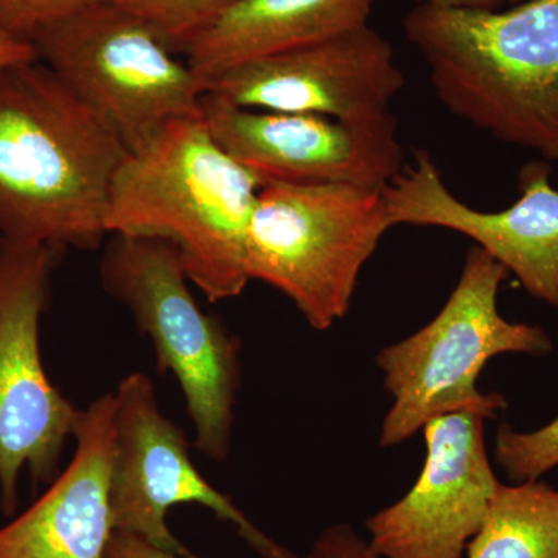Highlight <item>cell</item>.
<instances>
[{
    "label": "cell",
    "instance_id": "cell-1",
    "mask_svg": "<svg viewBox=\"0 0 558 558\" xmlns=\"http://www.w3.org/2000/svg\"><path fill=\"white\" fill-rule=\"evenodd\" d=\"M128 156L108 121L46 64L0 70V238L97 248Z\"/></svg>",
    "mask_w": 558,
    "mask_h": 558
},
{
    "label": "cell",
    "instance_id": "cell-2",
    "mask_svg": "<svg viewBox=\"0 0 558 558\" xmlns=\"http://www.w3.org/2000/svg\"><path fill=\"white\" fill-rule=\"evenodd\" d=\"M403 33L450 113L558 161V0L508 10L416 3L403 17Z\"/></svg>",
    "mask_w": 558,
    "mask_h": 558
},
{
    "label": "cell",
    "instance_id": "cell-3",
    "mask_svg": "<svg viewBox=\"0 0 558 558\" xmlns=\"http://www.w3.org/2000/svg\"><path fill=\"white\" fill-rule=\"evenodd\" d=\"M260 189L202 117L174 121L121 165L106 230L172 242L191 284L211 303L236 299L250 282L245 244Z\"/></svg>",
    "mask_w": 558,
    "mask_h": 558
},
{
    "label": "cell",
    "instance_id": "cell-4",
    "mask_svg": "<svg viewBox=\"0 0 558 558\" xmlns=\"http://www.w3.org/2000/svg\"><path fill=\"white\" fill-rule=\"evenodd\" d=\"M508 270L473 245L442 310L413 336L384 348L377 365L392 398L381 422L380 446H399L433 418L453 413L497 416L506 400L480 391L478 377L501 354L546 355L553 349L539 326L509 322L498 310Z\"/></svg>",
    "mask_w": 558,
    "mask_h": 558
},
{
    "label": "cell",
    "instance_id": "cell-5",
    "mask_svg": "<svg viewBox=\"0 0 558 558\" xmlns=\"http://www.w3.org/2000/svg\"><path fill=\"white\" fill-rule=\"evenodd\" d=\"M110 236L100 263L102 288L149 337L160 373L178 380L194 446L213 461H226L241 388L240 339L201 310L172 242Z\"/></svg>",
    "mask_w": 558,
    "mask_h": 558
},
{
    "label": "cell",
    "instance_id": "cell-6",
    "mask_svg": "<svg viewBox=\"0 0 558 558\" xmlns=\"http://www.w3.org/2000/svg\"><path fill=\"white\" fill-rule=\"evenodd\" d=\"M391 229L381 190L269 183L250 219L245 270L328 330L347 317L363 267Z\"/></svg>",
    "mask_w": 558,
    "mask_h": 558
},
{
    "label": "cell",
    "instance_id": "cell-7",
    "mask_svg": "<svg viewBox=\"0 0 558 558\" xmlns=\"http://www.w3.org/2000/svg\"><path fill=\"white\" fill-rule=\"evenodd\" d=\"M36 60L135 150L168 124L201 119L204 81L145 22L97 0L36 33Z\"/></svg>",
    "mask_w": 558,
    "mask_h": 558
},
{
    "label": "cell",
    "instance_id": "cell-8",
    "mask_svg": "<svg viewBox=\"0 0 558 558\" xmlns=\"http://www.w3.org/2000/svg\"><path fill=\"white\" fill-rule=\"evenodd\" d=\"M65 250L0 238V508H17L24 470L33 484L58 475L80 409L51 384L40 357V319Z\"/></svg>",
    "mask_w": 558,
    "mask_h": 558
},
{
    "label": "cell",
    "instance_id": "cell-9",
    "mask_svg": "<svg viewBox=\"0 0 558 558\" xmlns=\"http://www.w3.org/2000/svg\"><path fill=\"white\" fill-rule=\"evenodd\" d=\"M116 395V442L110 469L113 531L134 535L168 553L194 558L172 534L167 513L178 505H199L264 558H295L259 531L227 495L211 486L190 457L182 429L161 411L146 374L131 373Z\"/></svg>",
    "mask_w": 558,
    "mask_h": 558
},
{
    "label": "cell",
    "instance_id": "cell-10",
    "mask_svg": "<svg viewBox=\"0 0 558 558\" xmlns=\"http://www.w3.org/2000/svg\"><path fill=\"white\" fill-rule=\"evenodd\" d=\"M202 121L219 148L263 186L340 183L384 190L405 167L395 116L348 123L240 108L205 94Z\"/></svg>",
    "mask_w": 558,
    "mask_h": 558
},
{
    "label": "cell",
    "instance_id": "cell-11",
    "mask_svg": "<svg viewBox=\"0 0 558 558\" xmlns=\"http://www.w3.org/2000/svg\"><path fill=\"white\" fill-rule=\"evenodd\" d=\"M519 199L498 211H481L451 193L427 150L381 190L392 227H436L468 236L498 260L521 286L558 307V186L548 161L521 168Z\"/></svg>",
    "mask_w": 558,
    "mask_h": 558
},
{
    "label": "cell",
    "instance_id": "cell-12",
    "mask_svg": "<svg viewBox=\"0 0 558 558\" xmlns=\"http://www.w3.org/2000/svg\"><path fill=\"white\" fill-rule=\"evenodd\" d=\"M403 87L391 44L366 25L236 65L209 81L207 94L240 108L374 123L392 116L391 102Z\"/></svg>",
    "mask_w": 558,
    "mask_h": 558
},
{
    "label": "cell",
    "instance_id": "cell-13",
    "mask_svg": "<svg viewBox=\"0 0 558 558\" xmlns=\"http://www.w3.org/2000/svg\"><path fill=\"white\" fill-rule=\"evenodd\" d=\"M487 418L446 414L424 428V468L405 497L366 521L380 558H465L499 486L486 446Z\"/></svg>",
    "mask_w": 558,
    "mask_h": 558
},
{
    "label": "cell",
    "instance_id": "cell-14",
    "mask_svg": "<svg viewBox=\"0 0 558 558\" xmlns=\"http://www.w3.org/2000/svg\"><path fill=\"white\" fill-rule=\"evenodd\" d=\"M75 453L43 497L0 527V558H106L113 535L110 469L116 395L80 411Z\"/></svg>",
    "mask_w": 558,
    "mask_h": 558
},
{
    "label": "cell",
    "instance_id": "cell-15",
    "mask_svg": "<svg viewBox=\"0 0 558 558\" xmlns=\"http://www.w3.org/2000/svg\"><path fill=\"white\" fill-rule=\"evenodd\" d=\"M377 0H240L186 47L208 86L227 70L304 49L369 25Z\"/></svg>",
    "mask_w": 558,
    "mask_h": 558
},
{
    "label": "cell",
    "instance_id": "cell-16",
    "mask_svg": "<svg viewBox=\"0 0 558 558\" xmlns=\"http://www.w3.org/2000/svg\"><path fill=\"white\" fill-rule=\"evenodd\" d=\"M465 558H558V490L523 481L499 483Z\"/></svg>",
    "mask_w": 558,
    "mask_h": 558
},
{
    "label": "cell",
    "instance_id": "cell-17",
    "mask_svg": "<svg viewBox=\"0 0 558 558\" xmlns=\"http://www.w3.org/2000/svg\"><path fill=\"white\" fill-rule=\"evenodd\" d=\"M130 11L174 51L185 53L197 36L240 0H108Z\"/></svg>",
    "mask_w": 558,
    "mask_h": 558
},
{
    "label": "cell",
    "instance_id": "cell-18",
    "mask_svg": "<svg viewBox=\"0 0 558 558\" xmlns=\"http://www.w3.org/2000/svg\"><path fill=\"white\" fill-rule=\"evenodd\" d=\"M495 459L513 483L542 478L558 465V417L529 433L502 424L495 439Z\"/></svg>",
    "mask_w": 558,
    "mask_h": 558
},
{
    "label": "cell",
    "instance_id": "cell-19",
    "mask_svg": "<svg viewBox=\"0 0 558 558\" xmlns=\"http://www.w3.org/2000/svg\"><path fill=\"white\" fill-rule=\"evenodd\" d=\"M106 558H189L168 553L134 535L113 532ZM306 558H380L349 524L326 529Z\"/></svg>",
    "mask_w": 558,
    "mask_h": 558
},
{
    "label": "cell",
    "instance_id": "cell-20",
    "mask_svg": "<svg viewBox=\"0 0 558 558\" xmlns=\"http://www.w3.org/2000/svg\"><path fill=\"white\" fill-rule=\"evenodd\" d=\"M97 0H0V28L31 44L33 36Z\"/></svg>",
    "mask_w": 558,
    "mask_h": 558
},
{
    "label": "cell",
    "instance_id": "cell-21",
    "mask_svg": "<svg viewBox=\"0 0 558 558\" xmlns=\"http://www.w3.org/2000/svg\"><path fill=\"white\" fill-rule=\"evenodd\" d=\"M33 60H36V54L31 44L13 38L0 28V70Z\"/></svg>",
    "mask_w": 558,
    "mask_h": 558
},
{
    "label": "cell",
    "instance_id": "cell-22",
    "mask_svg": "<svg viewBox=\"0 0 558 558\" xmlns=\"http://www.w3.org/2000/svg\"><path fill=\"white\" fill-rule=\"evenodd\" d=\"M416 3L424 5L447 7V9H464V10H498L505 3L526 2V0H414Z\"/></svg>",
    "mask_w": 558,
    "mask_h": 558
}]
</instances>
